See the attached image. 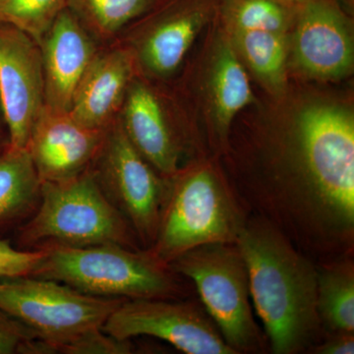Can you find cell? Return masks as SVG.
Masks as SVG:
<instances>
[{
    "label": "cell",
    "instance_id": "1",
    "mask_svg": "<svg viewBox=\"0 0 354 354\" xmlns=\"http://www.w3.org/2000/svg\"><path fill=\"white\" fill-rule=\"evenodd\" d=\"M293 136L301 177L298 221L325 241H353V111L335 102H311L297 114Z\"/></svg>",
    "mask_w": 354,
    "mask_h": 354
},
{
    "label": "cell",
    "instance_id": "2",
    "mask_svg": "<svg viewBox=\"0 0 354 354\" xmlns=\"http://www.w3.org/2000/svg\"><path fill=\"white\" fill-rule=\"evenodd\" d=\"M235 245L245 262L250 297L272 353L292 354L308 348L322 323L314 266L264 221L244 225Z\"/></svg>",
    "mask_w": 354,
    "mask_h": 354
},
{
    "label": "cell",
    "instance_id": "3",
    "mask_svg": "<svg viewBox=\"0 0 354 354\" xmlns=\"http://www.w3.org/2000/svg\"><path fill=\"white\" fill-rule=\"evenodd\" d=\"M19 248L113 243L135 249L136 235L109 201L94 171L43 183L34 215L18 230Z\"/></svg>",
    "mask_w": 354,
    "mask_h": 354
},
{
    "label": "cell",
    "instance_id": "4",
    "mask_svg": "<svg viewBox=\"0 0 354 354\" xmlns=\"http://www.w3.org/2000/svg\"><path fill=\"white\" fill-rule=\"evenodd\" d=\"M244 227L241 208L212 165H193L169 178L157 235L147 252L169 265L196 247L235 243Z\"/></svg>",
    "mask_w": 354,
    "mask_h": 354
},
{
    "label": "cell",
    "instance_id": "5",
    "mask_svg": "<svg viewBox=\"0 0 354 354\" xmlns=\"http://www.w3.org/2000/svg\"><path fill=\"white\" fill-rule=\"evenodd\" d=\"M31 276L53 279L92 297L171 299L179 286L172 270L147 251L118 244L46 246Z\"/></svg>",
    "mask_w": 354,
    "mask_h": 354
},
{
    "label": "cell",
    "instance_id": "6",
    "mask_svg": "<svg viewBox=\"0 0 354 354\" xmlns=\"http://www.w3.org/2000/svg\"><path fill=\"white\" fill-rule=\"evenodd\" d=\"M123 298L92 297L53 279L0 276V310L60 353L69 342L102 329Z\"/></svg>",
    "mask_w": 354,
    "mask_h": 354
},
{
    "label": "cell",
    "instance_id": "7",
    "mask_svg": "<svg viewBox=\"0 0 354 354\" xmlns=\"http://www.w3.org/2000/svg\"><path fill=\"white\" fill-rule=\"evenodd\" d=\"M169 268L194 283L209 318L235 353L258 348L260 335L250 306L248 272L235 243L196 247Z\"/></svg>",
    "mask_w": 354,
    "mask_h": 354
},
{
    "label": "cell",
    "instance_id": "8",
    "mask_svg": "<svg viewBox=\"0 0 354 354\" xmlns=\"http://www.w3.org/2000/svg\"><path fill=\"white\" fill-rule=\"evenodd\" d=\"M95 160L97 181L127 218L135 235L150 247L157 235L169 178L160 176L135 149L120 123L113 122Z\"/></svg>",
    "mask_w": 354,
    "mask_h": 354
},
{
    "label": "cell",
    "instance_id": "9",
    "mask_svg": "<svg viewBox=\"0 0 354 354\" xmlns=\"http://www.w3.org/2000/svg\"><path fill=\"white\" fill-rule=\"evenodd\" d=\"M102 330L122 341L149 335L187 354H236L196 305L169 299H125Z\"/></svg>",
    "mask_w": 354,
    "mask_h": 354
},
{
    "label": "cell",
    "instance_id": "10",
    "mask_svg": "<svg viewBox=\"0 0 354 354\" xmlns=\"http://www.w3.org/2000/svg\"><path fill=\"white\" fill-rule=\"evenodd\" d=\"M44 106L39 44L17 28L0 24V111L9 146L27 149Z\"/></svg>",
    "mask_w": 354,
    "mask_h": 354
},
{
    "label": "cell",
    "instance_id": "11",
    "mask_svg": "<svg viewBox=\"0 0 354 354\" xmlns=\"http://www.w3.org/2000/svg\"><path fill=\"white\" fill-rule=\"evenodd\" d=\"M291 64L304 76L337 80L353 68L354 44L351 20L335 0H308L298 7Z\"/></svg>",
    "mask_w": 354,
    "mask_h": 354
},
{
    "label": "cell",
    "instance_id": "12",
    "mask_svg": "<svg viewBox=\"0 0 354 354\" xmlns=\"http://www.w3.org/2000/svg\"><path fill=\"white\" fill-rule=\"evenodd\" d=\"M218 0H165L130 48L136 64L156 77L176 71L198 35L218 14Z\"/></svg>",
    "mask_w": 354,
    "mask_h": 354
},
{
    "label": "cell",
    "instance_id": "13",
    "mask_svg": "<svg viewBox=\"0 0 354 354\" xmlns=\"http://www.w3.org/2000/svg\"><path fill=\"white\" fill-rule=\"evenodd\" d=\"M106 132L81 124L69 111L44 106L27 146L41 183L67 180L90 169Z\"/></svg>",
    "mask_w": 354,
    "mask_h": 354
},
{
    "label": "cell",
    "instance_id": "14",
    "mask_svg": "<svg viewBox=\"0 0 354 354\" xmlns=\"http://www.w3.org/2000/svg\"><path fill=\"white\" fill-rule=\"evenodd\" d=\"M39 48L46 106L69 111L77 87L97 53L94 38L66 7L41 39Z\"/></svg>",
    "mask_w": 354,
    "mask_h": 354
},
{
    "label": "cell",
    "instance_id": "15",
    "mask_svg": "<svg viewBox=\"0 0 354 354\" xmlns=\"http://www.w3.org/2000/svg\"><path fill=\"white\" fill-rule=\"evenodd\" d=\"M136 65L130 48L97 51L77 87L70 114L88 128L109 129L122 108Z\"/></svg>",
    "mask_w": 354,
    "mask_h": 354
},
{
    "label": "cell",
    "instance_id": "16",
    "mask_svg": "<svg viewBox=\"0 0 354 354\" xmlns=\"http://www.w3.org/2000/svg\"><path fill=\"white\" fill-rule=\"evenodd\" d=\"M118 121L137 151L165 178L179 171L180 149L162 102L141 80L133 79Z\"/></svg>",
    "mask_w": 354,
    "mask_h": 354
},
{
    "label": "cell",
    "instance_id": "17",
    "mask_svg": "<svg viewBox=\"0 0 354 354\" xmlns=\"http://www.w3.org/2000/svg\"><path fill=\"white\" fill-rule=\"evenodd\" d=\"M205 97L212 127L221 142L227 140L235 116L256 102L245 67L227 32L214 44L205 76Z\"/></svg>",
    "mask_w": 354,
    "mask_h": 354
},
{
    "label": "cell",
    "instance_id": "18",
    "mask_svg": "<svg viewBox=\"0 0 354 354\" xmlns=\"http://www.w3.org/2000/svg\"><path fill=\"white\" fill-rule=\"evenodd\" d=\"M41 186L29 151L6 144L0 150V230L35 211Z\"/></svg>",
    "mask_w": 354,
    "mask_h": 354
},
{
    "label": "cell",
    "instance_id": "19",
    "mask_svg": "<svg viewBox=\"0 0 354 354\" xmlns=\"http://www.w3.org/2000/svg\"><path fill=\"white\" fill-rule=\"evenodd\" d=\"M227 35L242 64L248 67L259 82L272 95L283 94L290 55L288 34L247 31Z\"/></svg>",
    "mask_w": 354,
    "mask_h": 354
},
{
    "label": "cell",
    "instance_id": "20",
    "mask_svg": "<svg viewBox=\"0 0 354 354\" xmlns=\"http://www.w3.org/2000/svg\"><path fill=\"white\" fill-rule=\"evenodd\" d=\"M317 305L321 322L330 332H353V262L344 261L317 271Z\"/></svg>",
    "mask_w": 354,
    "mask_h": 354
},
{
    "label": "cell",
    "instance_id": "21",
    "mask_svg": "<svg viewBox=\"0 0 354 354\" xmlns=\"http://www.w3.org/2000/svg\"><path fill=\"white\" fill-rule=\"evenodd\" d=\"M297 8L278 0H218L225 32L263 31L288 34Z\"/></svg>",
    "mask_w": 354,
    "mask_h": 354
},
{
    "label": "cell",
    "instance_id": "22",
    "mask_svg": "<svg viewBox=\"0 0 354 354\" xmlns=\"http://www.w3.org/2000/svg\"><path fill=\"white\" fill-rule=\"evenodd\" d=\"M158 0H67V8L93 38L111 39L131 21L148 13Z\"/></svg>",
    "mask_w": 354,
    "mask_h": 354
},
{
    "label": "cell",
    "instance_id": "23",
    "mask_svg": "<svg viewBox=\"0 0 354 354\" xmlns=\"http://www.w3.org/2000/svg\"><path fill=\"white\" fill-rule=\"evenodd\" d=\"M67 7V0H0V24L17 28L37 44Z\"/></svg>",
    "mask_w": 354,
    "mask_h": 354
},
{
    "label": "cell",
    "instance_id": "24",
    "mask_svg": "<svg viewBox=\"0 0 354 354\" xmlns=\"http://www.w3.org/2000/svg\"><path fill=\"white\" fill-rule=\"evenodd\" d=\"M0 354H44L43 342L0 310Z\"/></svg>",
    "mask_w": 354,
    "mask_h": 354
},
{
    "label": "cell",
    "instance_id": "25",
    "mask_svg": "<svg viewBox=\"0 0 354 354\" xmlns=\"http://www.w3.org/2000/svg\"><path fill=\"white\" fill-rule=\"evenodd\" d=\"M129 341L115 339L102 329L90 330L62 349L66 354H125L131 353Z\"/></svg>",
    "mask_w": 354,
    "mask_h": 354
},
{
    "label": "cell",
    "instance_id": "26",
    "mask_svg": "<svg viewBox=\"0 0 354 354\" xmlns=\"http://www.w3.org/2000/svg\"><path fill=\"white\" fill-rule=\"evenodd\" d=\"M41 257V249L18 248L0 239V276H31Z\"/></svg>",
    "mask_w": 354,
    "mask_h": 354
},
{
    "label": "cell",
    "instance_id": "27",
    "mask_svg": "<svg viewBox=\"0 0 354 354\" xmlns=\"http://www.w3.org/2000/svg\"><path fill=\"white\" fill-rule=\"evenodd\" d=\"M327 341L316 346L315 353L319 354H353V332H333Z\"/></svg>",
    "mask_w": 354,
    "mask_h": 354
},
{
    "label": "cell",
    "instance_id": "28",
    "mask_svg": "<svg viewBox=\"0 0 354 354\" xmlns=\"http://www.w3.org/2000/svg\"><path fill=\"white\" fill-rule=\"evenodd\" d=\"M278 1L281 2V3L286 4V6L295 7V8H298V7L304 6L305 2L308 1V0H278Z\"/></svg>",
    "mask_w": 354,
    "mask_h": 354
},
{
    "label": "cell",
    "instance_id": "29",
    "mask_svg": "<svg viewBox=\"0 0 354 354\" xmlns=\"http://www.w3.org/2000/svg\"><path fill=\"white\" fill-rule=\"evenodd\" d=\"M0 140H1V136H0ZM2 148H3V147H1V145H0V150H1Z\"/></svg>",
    "mask_w": 354,
    "mask_h": 354
}]
</instances>
